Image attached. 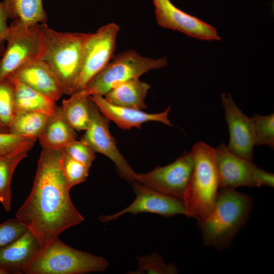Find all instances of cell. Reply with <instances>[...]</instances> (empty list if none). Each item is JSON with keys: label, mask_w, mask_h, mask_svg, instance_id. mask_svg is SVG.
Listing matches in <instances>:
<instances>
[{"label": "cell", "mask_w": 274, "mask_h": 274, "mask_svg": "<svg viewBox=\"0 0 274 274\" xmlns=\"http://www.w3.org/2000/svg\"><path fill=\"white\" fill-rule=\"evenodd\" d=\"M194 165L182 200L188 217L204 219L212 211L219 188L215 150L203 142L190 152Z\"/></svg>", "instance_id": "obj_4"}, {"label": "cell", "mask_w": 274, "mask_h": 274, "mask_svg": "<svg viewBox=\"0 0 274 274\" xmlns=\"http://www.w3.org/2000/svg\"><path fill=\"white\" fill-rule=\"evenodd\" d=\"M253 124L255 146L274 147V114L263 116L255 114L251 118Z\"/></svg>", "instance_id": "obj_26"}, {"label": "cell", "mask_w": 274, "mask_h": 274, "mask_svg": "<svg viewBox=\"0 0 274 274\" xmlns=\"http://www.w3.org/2000/svg\"><path fill=\"white\" fill-rule=\"evenodd\" d=\"M14 85L7 77L0 80V121L8 129L14 113Z\"/></svg>", "instance_id": "obj_27"}, {"label": "cell", "mask_w": 274, "mask_h": 274, "mask_svg": "<svg viewBox=\"0 0 274 274\" xmlns=\"http://www.w3.org/2000/svg\"><path fill=\"white\" fill-rule=\"evenodd\" d=\"M119 26L110 23L89 33L85 43L82 69L76 91L83 89L114 56Z\"/></svg>", "instance_id": "obj_8"}, {"label": "cell", "mask_w": 274, "mask_h": 274, "mask_svg": "<svg viewBox=\"0 0 274 274\" xmlns=\"http://www.w3.org/2000/svg\"><path fill=\"white\" fill-rule=\"evenodd\" d=\"M109 120L91 100L90 122L81 140L95 152L109 158L114 164L119 177L129 183L135 181L136 173L119 151L109 129Z\"/></svg>", "instance_id": "obj_10"}, {"label": "cell", "mask_w": 274, "mask_h": 274, "mask_svg": "<svg viewBox=\"0 0 274 274\" xmlns=\"http://www.w3.org/2000/svg\"><path fill=\"white\" fill-rule=\"evenodd\" d=\"M49 115L36 111L15 112L9 127V132L37 140L44 129Z\"/></svg>", "instance_id": "obj_23"}, {"label": "cell", "mask_w": 274, "mask_h": 274, "mask_svg": "<svg viewBox=\"0 0 274 274\" xmlns=\"http://www.w3.org/2000/svg\"><path fill=\"white\" fill-rule=\"evenodd\" d=\"M90 97L104 116L123 130H129L133 127L140 128L143 123L150 121L173 126L168 118L170 106L160 113H148L142 110L111 104L100 95L93 94Z\"/></svg>", "instance_id": "obj_15"}, {"label": "cell", "mask_w": 274, "mask_h": 274, "mask_svg": "<svg viewBox=\"0 0 274 274\" xmlns=\"http://www.w3.org/2000/svg\"><path fill=\"white\" fill-rule=\"evenodd\" d=\"M63 153V149H43L30 194L16 215L41 248L84 220L70 196L62 168Z\"/></svg>", "instance_id": "obj_1"}, {"label": "cell", "mask_w": 274, "mask_h": 274, "mask_svg": "<svg viewBox=\"0 0 274 274\" xmlns=\"http://www.w3.org/2000/svg\"><path fill=\"white\" fill-rule=\"evenodd\" d=\"M41 24L28 27L14 21L9 26L7 47L0 58V80L28 62L40 59L43 50Z\"/></svg>", "instance_id": "obj_7"}, {"label": "cell", "mask_w": 274, "mask_h": 274, "mask_svg": "<svg viewBox=\"0 0 274 274\" xmlns=\"http://www.w3.org/2000/svg\"><path fill=\"white\" fill-rule=\"evenodd\" d=\"M256 187L267 186L273 187L274 175L261 168L257 167L254 174Z\"/></svg>", "instance_id": "obj_32"}, {"label": "cell", "mask_w": 274, "mask_h": 274, "mask_svg": "<svg viewBox=\"0 0 274 274\" xmlns=\"http://www.w3.org/2000/svg\"><path fill=\"white\" fill-rule=\"evenodd\" d=\"M62 168L69 187L85 182L89 174L90 168L76 160L63 150L62 158Z\"/></svg>", "instance_id": "obj_28"}, {"label": "cell", "mask_w": 274, "mask_h": 274, "mask_svg": "<svg viewBox=\"0 0 274 274\" xmlns=\"http://www.w3.org/2000/svg\"><path fill=\"white\" fill-rule=\"evenodd\" d=\"M215 150L219 188L256 187L254 174L257 167L252 161L236 155L223 143Z\"/></svg>", "instance_id": "obj_14"}, {"label": "cell", "mask_w": 274, "mask_h": 274, "mask_svg": "<svg viewBox=\"0 0 274 274\" xmlns=\"http://www.w3.org/2000/svg\"><path fill=\"white\" fill-rule=\"evenodd\" d=\"M150 88L149 84L134 78L118 84L104 96L111 104L142 110L147 108L145 98Z\"/></svg>", "instance_id": "obj_19"}, {"label": "cell", "mask_w": 274, "mask_h": 274, "mask_svg": "<svg viewBox=\"0 0 274 274\" xmlns=\"http://www.w3.org/2000/svg\"><path fill=\"white\" fill-rule=\"evenodd\" d=\"M9 77L14 87V113L36 111L50 115L54 110L55 102L37 92L12 75Z\"/></svg>", "instance_id": "obj_20"}, {"label": "cell", "mask_w": 274, "mask_h": 274, "mask_svg": "<svg viewBox=\"0 0 274 274\" xmlns=\"http://www.w3.org/2000/svg\"><path fill=\"white\" fill-rule=\"evenodd\" d=\"M71 157L90 168L96 158L95 152L85 142L80 140L73 141L64 149Z\"/></svg>", "instance_id": "obj_30"}, {"label": "cell", "mask_w": 274, "mask_h": 274, "mask_svg": "<svg viewBox=\"0 0 274 274\" xmlns=\"http://www.w3.org/2000/svg\"><path fill=\"white\" fill-rule=\"evenodd\" d=\"M77 138L76 131L64 116L61 106H56L38 139L42 149L63 150Z\"/></svg>", "instance_id": "obj_18"}, {"label": "cell", "mask_w": 274, "mask_h": 274, "mask_svg": "<svg viewBox=\"0 0 274 274\" xmlns=\"http://www.w3.org/2000/svg\"><path fill=\"white\" fill-rule=\"evenodd\" d=\"M0 132H9L8 128L4 126L0 121Z\"/></svg>", "instance_id": "obj_35"}, {"label": "cell", "mask_w": 274, "mask_h": 274, "mask_svg": "<svg viewBox=\"0 0 274 274\" xmlns=\"http://www.w3.org/2000/svg\"><path fill=\"white\" fill-rule=\"evenodd\" d=\"M4 42V41L0 40V58L1 57L5 50Z\"/></svg>", "instance_id": "obj_34"}, {"label": "cell", "mask_w": 274, "mask_h": 274, "mask_svg": "<svg viewBox=\"0 0 274 274\" xmlns=\"http://www.w3.org/2000/svg\"><path fill=\"white\" fill-rule=\"evenodd\" d=\"M103 257L75 249L58 237L41 248L24 266L26 274H82L102 272L109 267Z\"/></svg>", "instance_id": "obj_5"}, {"label": "cell", "mask_w": 274, "mask_h": 274, "mask_svg": "<svg viewBox=\"0 0 274 274\" xmlns=\"http://www.w3.org/2000/svg\"><path fill=\"white\" fill-rule=\"evenodd\" d=\"M132 188L135 195L133 201L124 209L113 214L101 215L98 220L106 223L118 219L126 214L135 215L148 213L168 217L186 214L183 200L170 196L134 181Z\"/></svg>", "instance_id": "obj_11"}, {"label": "cell", "mask_w": 274, "mask_h": 274, "mask_svg": "<svg viewBox=\"0 0 274 274\" xmlns=\"http://www.w3.org/2000/svg\"><path fill=\"white\" fill-rule=\"evenodd\" d=\"M28 152L21 151L0 156V203L7 212L11 209V181L14 172Z\"/></svg>", "instance_id": "obj_24"}, {"label": "cell", "mask_w": 274, "mask_h": 274, "mask_svg": "<svg viewBox=\"0 0 274 274\" xmlns=\"http://www.w3.org/2000/svg\"><path fill=\"white\" fill-rule=\"evenodd\" d=\"M53 101L63 93L62 87L49 66L41 59L23 64L11 75Z\"/></svg>", "instance_id": "obj_16"}, {"label": "cell", "mask_w": 274, "mask_h": 274, "mask_svg": "<svg viewBox=\"0 0 274 274\" xmlns=\"http://www.w3.org/2000/svg\"><path fill=\"white\" fill-rule=\"evenodd\" d=\"M221 100L228 127V148L236 155L252 161L255 137L251 118L237 107L229 93H222Z\"/></svg>", "instance_id": "obj_13"}, {"label": "cell", "mask_w": 274, "mask_h": 274, "mask_svg": "<svg viewBox=\"0 0 274 274\" xmlns=\"http://www.w3.org/2000/svg\"><path fill=\"white\" fill-rule=\"evenodd\" d=\"M9 18L7 12L2 2H0V40L5 41L7 36L9 26L7 20Z\"/></svg>", "instance_id": "obj_33"}, {"label": "cell", "mask_w": 274, "mask_h": 274, "mask_svg": "<svg viewBox=\"0 0 274 274\" xmlns=\"http://www.w3.org/2000/svg\"><path fill=\"white\" fill-rule=\"evenodd\" d=\"M9 18L26 26L46 23L47 16L43 0H3Z\"/></svg>", "instance_id": "obj_21"}, {"label": "cell", "mask_w": 274, "mask_h": 274, "mask_svg": "<svg viewBox=\"0 0 274 274\" xmlns=\"http://www.w3.org/2000/svg\"><path fill=\"white\" fill-rule=\"evenodd\" d=\"M43 50L40 59L45 62L58 80L63 93L76 91L80 78L84 48L89 33L62 32L41 24Z\"/></svg>", "instance_id": "obj_3"}, {"label": "cell", "mask_w": 274, "mask_h": 274, "mask_svg": "<svg viewBox=\"0 0 274 274\" xmlns=\"http://www.w3.org/2000/svg\"><path fill=\"white\" fill-rule=\"evenodd\" d=\"M152 1L157 22L160 26L200 40H220L216 28L179 9L170 0Z\"/></svg>", "instance_id": "obj_12"}, {"label": "cell", "mask_w": 274, "mask_h": 274, "mask_svg": "<svg viewBox=\"0 0 274 274\" xmlns=\"http://www.w3.org/2000/svg\"><path fill=\"white\" fill-rule=\"evenodd\" d=\"M91 103L90 96L82 90L74 92L62 100L61 107L63 114L76 131H85L88 127Z\"/></svg>", "instance_id": "obj_22"}, {"label": "cell", "mask_w": 274, "mask_h": 274, "mask_svg": "<svg viewBox=\"0 0 274 274\" xmlns=\"http://www.w3.org/2000/svg\"><path fill=\"white\" fill-rule=\"evenodd\" d=\"M214 208L204 219H197L203 243L218 251L228 248L247 222L253 207L249 195L233 188H221Z\"/></svg>", "instance_id": "obj_2"}, {"label": "cell", "mask_w": 274, "mask_h": 274, "mask_svg": "<svg viewBox=\"0 0 274 274\" xmlns=\"http://www.w3.org/2000/svg\"><path fill=\"white\" fill-rule=\"evenodd\" d=\"M138 269L129 271L132 274H176L177 267L173 263H166L163 258L155 252L149 255L136 257Z\"/></svg>", "instance_id": "obj_25"}, {"label": "cell", "mask_w": 274, "mask_h": 274, "mask_svg": "<svg viewBox=\"0 0 274 274\" xmlns=\"http://www.w3.org/2000/svg\"><path fill=\"white\" fill-rule=\"evenodd\" d=\"M28 229L16 217L0 224V249L13 243Z\"/></svg>", "instance_id": "obj_31"}, {"label": "cell", "mask_w": 274, "mask_h": 274, "mask_svg": "<svg viewBox=\"0 0 274 274\" xmlns=\"http://www.w3.org/2000/svg\"><path fill=\"white\" fill-rule=\"evenodd\" d=\"M36 140L10 132H0V156L21 151H29L33 147Z\"/></svg>", "instance_id": "obj_29"}, {"label": "cell", "mask_w": 274, "mask_h": 274, "mask_svg": "<svg viewBox=\"0 0 274 274\" xmlns=\"http://www.w3.org/2000/svg\"><path fill=\"white\" fill-rule=\"evenodd\" d=\"M41 248L37 238L28 230L17 240L0 249V267L8 273H22L25 265Z\"/></svg>", "instance_id": "obj_17"}, {"label": "cell", "mask_w": 274, "mask_h": 274, "mask_svg": "<svg viewBox=\"0 0 274 274\" xmlns=\"http://www.w3.org/2000/svg\"><path fill=\"white\" fill-rule=\"evenodd\" d=\"M0 274H8V272L4 269L0 267Z\"/></svg>", "instance_id": "obj_36"}, {"label": "cell", "mask_w": 274, "mask_h": 274, "mask_svg": "<svg viewBox=\"0 0 274 274\" xmlns=\"http://www.w3.org/2000/svg\"><path fill=\"white\" fill-rule=\"evenodd\" d=\"M194 165L191 152H184L173 162L137 174L135 181L165 195L182 200Z\"/></svg>", "instance_id": "obj_9"}, {"label": "cell", "mask_w": 274, "mask_h": 274, "mask_svg": "<svg viewBox=\"0 0 274 274\" xmlns=\"http://www.w3.org/2000/svg\"><path fill=\"white\" fill-rule=\"evenodd\" d=\"M167 64L165 57L155 59L142 56L129 50L114 55L107 65L82 90L87 95L105 96L118 84L139 78L145 73L160 69Z\"/></svg>", "instance_id": "obj_6"}]
</instances>
